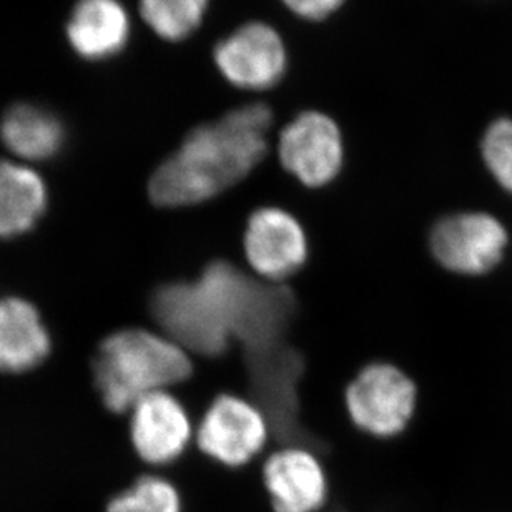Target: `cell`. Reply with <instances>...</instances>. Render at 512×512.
<instances>
[{
  "label": "cell",
  "mask_w": 512,
  "mask_h": 512,
  "mask_svg": "<svg viewBox=\"0 0 512 512\" xmlns=\"http://www.w3.org/2000/svg\"><path fill=\"white\" fill-rule=\"evenodd\" d=\"M130 439L143 464L157 469L173 466L192 439L187 411L165 391L147 394L132 408Z\"/></svg>",
  "instance_id": "7c38bea8"
},
{
  "label": "cell",
  "mask_w": 512,
  "mask_h": 512,
  "mask_svg": "<svg viewBox=\"0 0 512 512\" xmlns=\"http://www.w3.org/2000/svg\"><path fill=\"white\" fill-rule=\"evenodd\" d=\"M483 158L499 185L512 193V120L499 119L484 133Z\"/></svg>",
  "instance_id": "ffe728a7"
},
{
  "label": "cell",
  "mask_w": 512,
  "mask_h": 512,
  "mask_svg": "<svg viewBox=\"0 0 512 512\" xmlns=\"http://www.w3.org/2000/svg\"><path fill=\"white\" fill-rule=\"evenodd\" d=\"M104 512H185V499L167 474L143 473L110 494Z\"/></svg>",
  "instance_id": "ac0fdd59"
},
{
  "label": "cell",
  "mask_w": 512,
  "mask_h": 512,
  "mask_svg": "<svg viewBox=\"0 0 512 512\" xmlns=\"http://www.w3.org/2000/svg\"><path fill=\"white\" fill-rule=\"evenodd\" d=\"M261 488L271 512H325L331 503V479L315 451L285 446L261 464Z\"/></svg>",
  "instance_id": "ba28073f"
},
{
  "label": "cell",
  "mask_w": 512,
  "mask_h": 512,
  "mask_svg": "<svg viewBox=\"0 0 512 512\" xmlns=\"http://www.w3.org/2000/svg\"><path fill=\"white\" fill-rule=\"evenodd\" d=\"M293 14L306 20H325L340 9L345 0H281Z\"/></svg>",
  "instance_id": "44dd1931"
},
{
  "label": "cell",
  "mask_w": 512,
  "mask_h": 512,
  "mask_svg": "<svg viewBox=\"0 0 512 512\" xmlns=\"http://www.w3.org/2000/svg\"><path fill=\"white\" fill-rule=\"evenodd\" d=\"M268 443V421L255 404L232 394L213 401L197 433V446L227 469L252 464Z\"/></svg>",
  "instance_id": "52a82bcc"
},
{
  "label": "cell",
  "mask_w": 512,
  "mask_h": 512,
  "mask_svg": "<svg viewBox=\"0 0 512 512\" xmlns=\"http://www.w3.org/2000/svg\"><path fill=\"white\" fill-rule=\"evenodd\" d=\"M213 59L220 74L243 90L275 87L288 64L285 42L265 22H248L218 42Z\"/></svg>",
  "instance_id": "8fae6325"
},
{
  "label": "cell",
  "mask_w": 512,
  "mask_h": 512,
  "mask_svg": "<svg viewBox=\"0 0 512 512\" xmlns=\"http://www.w3.org/2000/svg\"><path fill=\"white\" fill-rule=\"evenodd\" d=\"M429 245L434 258L449 271L483 275L503 260L508 233L488 213H456L434 225Z\"/></svg>",
  "instance_id": "30bf717a"
},
{
  "label": "cell",
  "mask_w": 512,
  "mask_h": 512,
  "mask_svg": "<svg viewBox=\"0 0 512 512\" xmlns=\"http://www.w3.org/2000/svg\"><path fill=\"white\" fill-rule=\"evenodd\" d=\"M190 375L192 361L182 346L145 330L107 336L94 361L95 384L114 413H125L147 394L182 383Z\"/></svg>",
  "instance_id": "7a4b0ae2"
},
{
  "label": "cell",
  "mask_w": 512,
  "mask_h": 512,
  "mask_svg": "<svg viewBox=\"0 0 512 512\" xmlns=\"http://www.w3.org/2000/svg\"><path fill=\"white\" fill-rule=\"evenodd\" d=\"M0 138L17 157L44 162L54 158L64 147L65 130L49 110L20 104L5 112L0 122Z\"/></svg>",
  "instance_id": "e0dca14e"
},
{
  "label": "cell",
  "mask_w": 512,
  "mask_h": 512,
  "mask_svg": "<svg viewBox=\"0 0 512 512\" xmlns=\"http://www.w3.org/2000/svg\"><path fill=\"white\" fill-rule=\"evenodd\" d=\"M210 293L232 340L245 351L260 350L278 341L296 315V298L286 286L263 285L228 261L217 260L198 278Z\"/></svg>",
  "instance_id": "3957f363"
},
{
  "label": "cell",
  "mask_w": 512,
  "mask_h": 512,
  "mask_svg": "<svg viewBox=\"0 0 512 512\" xmlns=\"http://www.w3.org/2000/svg\"><path fill=\"white\" fill-rule=\"evenodd\" d=\"M52 348L39 310L17 296L0 300V371L25 373L44 363Z\"/></svg>",
  "instance_id": "5bb4252c"
},
{
  "label": "cell",
  "mask_w": 512,
  "mask_h": 512,
  "mask_svg": "<svg viewBox=\"0 0 512 512\" xmlns=\"http://www.w3.org/2000/svg\"><path fill=\"white\" fill-rule=\"evenodd\" d=\"M155 320L183 350L218 356L232 340L212 296L200 281H173L152 296Z\"/></svg>",
  "instance_id": "5b68a950"
},
{
  "label": "cell",
  "mask_w": 512,
  "mask_h": 512,
  "mask_svg": "<svg viewBox=\"0 0 512 512\" xmlns=\"http://www.w3.org/2000/svg\"><path fill=\"white\" fill-rule=\"evenodd\" d=\"M247 365L253 399L276 438L286 446L321 453L323 446L300 423L298 383L305 368L300 353L285 341H278L247 351Z\"/></svg>",
  "instance_id": "277c9868"
},
{
  "label": "cell",
  "mask_w": 512,
  "mask_h": 512,
  "mask_svg": "<svg viewBox=\"0 0 512 512\" xmlns=\"http://www.w3.org/2000/svg\"><path fill=\"white\" fill-rule=\"evenodd\" d=\"M273 112L263 104L230 110L212 124L193 128L153 172L148 195L158 207L197 205L242 182L268 150Z\"/></svg>",
  "instance_id": "6da1fadb"
},
{
  "label": "cell",
  "mask_w": 512,
  "mask_h": 512,
  "mask_svg": "<svg viewBox=\"0 0 512 512\" xmlns=\"http://www.w3.org/2000/svg\"><path fill=\"white\" fill-rule=\"evenodd\" d=\"M281 165L311 188L333 182L345 158L343 135L335 120L308 110L291 120L278 140Z\"/></svg>",
  "instance_id": "9c48e42d"
},
{
  "label": "cell",
  "mask_w": 512,
  "mask_h": 512,
  "mask_svg": "<svg viewBox=\"0 0 512 512\" xmlns=\"http://www.w3.org/2000/svg\"><path fill=\"white\" fill-rule=\"evenodd\" d=\"M245 253L266 280H285L308 260V240L293 215L281 208H260L248 220Z\"/></svg>",
  "instance_id": "4fadbf2b"
},
{
  "label": "cell",
  "mask_w": 512,
  "mask_h": 512,
  "mask_svg": "<svg viewBox=\"0 0 512 512\" xmlns=\"http://www.w3.org/2000/svg\"><path fill=\"white\" fill-rule=\"evenodd\" d=\"M210 0H140L145 24L168 42L187 39L200 27Z\"/></svg>",
  "instance_id": "d6986e66"
},
{
  "label": "cell",
  "mask_w": 512,
  "mask_h": 512,
  "mask_svg": "<svg viewBox=\"0 0 512 512\" xmlns=\"http://www.w3.org/2000/svg\"><path fill=\"white\" fill-rule=\"evenodd\" d=\"M346 406L361 431L375 438H393L413 418L416 386L396 366L371 363L346 389Z\"/></svg>",
  "instance_id": "8992f818"
},
{
  "label": "cell",
  "mask_w": 512,
  "mask_h": 512,
  "mask_svg": "<svg viewBox=\"0 0 512 512\" xmlns=\"http://www.w3.org/2000/svg\"><path fill=\"white\" fill-rule=\"evenodd\" d=\"M65 32L82 59H109L127 45L130 17L119 0H79Z\"/></svg>",
  "instance_id": "9a60e30c"
},
{
  "label": "cell",
  "mask_w": 512,
  "mask_h": 512,
  "mask_svg": "<svg viewBox=\"0 0 512 512\" xmlns=\"http://www.w3.org/2000/svg\"><path fill=\"white\" fill-rule=\"evenodd\" d=\"M47 187L34 168L0 158V240L29 233L44 217Z\"/></svg>",
  "instance_id": "2e32d148"
}]
</instances>
